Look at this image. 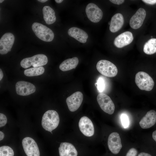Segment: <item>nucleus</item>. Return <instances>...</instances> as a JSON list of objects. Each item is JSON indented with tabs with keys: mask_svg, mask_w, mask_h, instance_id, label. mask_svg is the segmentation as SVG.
<instances>
[{
	"mask_svg": "<svg viewBox=\"0 0 156 156\" xmlns=\"http://www.w3.org/2000/svg\"><path fill=\"white\" fill-rule=\"evenodd\" d=\"M78 63V58L74 57L66 59L63 61L60 65L59 68L63 71H68L75 68Z\"/></svg>",
	"mask_w": 156,
	"mask_h": 156,
	"instance_id": "aec40b11",
	"label": "nucleus"
},
{
	"mask_svg": "<svg viewBox=\"0 0 156 156\" xmlns=\"http://www.w3.org/2000/svg\"><path fill=\"white\" fill-rule=\"evenodd\" d=\"M152 137L154 140L156 142V130L153 133Z\"/></svg>",
	"mask_w": 156,
	"mask_h": 156,
	"instance_id": "2f4dec72",
	"label": "nucleus"
},
{
	"mask_svg": "<svg viewBox=\"0 0 156 156\" xmlns=\"http://www.w3.org/2000/svg\"><path fill=\"white\" fill-rule=\"evenodd\" d=\"M142 1L149 4L154 5L156 3V0H143Z\"/></svg>",
	"mask_w": 156,
	"mask_h": 156,
	"instance_id": "c756f323",
	"label": "nucleus"
},
{
	"mask_svg": "<svg viewBox=\"0 0 156 156\" xmlns=\"http://www.w3.org/2000/svg\"><path fill=\"white\" fill-rule=\"evenodd\" d=\"M7 119L6 116L3 114H0V127L4 126L6 124Z\"/></svg>",
	"mask_w": 156,
	"mask_h": 156,
	"instance_id": "bb28decb",
	"label": "nucleus"
},
{
	"mask_svg": "<svg viewBox=\"0 0 156 156\" xmlns=\"http://www.w3.org/2000/svg\"><path fill=\"white\" fill-rule=\"evenodd\" d=\"M17 94L20 95L25 96L34 93L36 91L35 86L30 82L24 81L17 82L15 85Z\"/></svg>",
	"mask_w": 156,
	"mask_h": 156,
	"instance_id": "ddd939ff",
	"label": "nucleus"
},
{
	"mask_svg": "<svg viewBox=\"0 0 156 156\" xmlns=\"http://www.w3.org/2000/svg\"><path fill=\"white\" fill-rule=\"evenodd\" d=\"M109 1L114 4L118 5L122 3L125 1L124 0H110Z\"/></svg>",
	"mask_w": 156,
	"mask_h": 156,
	"instance_id": "c85d7f7f",
	"label": "nucleus"
},
{
	"mask_svg": "<svg viewBox=\"0 0 156 156\" xmlns=\"http://www.w3.org/2000/svg\"><path fill=\"white\" fill-rule=\"evenodd\" d=\"M55 1L57 3H62L63 1V0H55Z\"/></svg>",
	"mask_w": 156,
	"mask_h": 156,
	"instance_id": "f704fd0d",
	"label": "nucleus"
},
{
	"mask_svg": "<svg viewBox=\"0 0 156 156\" xmlns=\"http://www.w3.org/2000/svg\"><path fill=\"white\" fill-rule=\"evenodd\" d=\"M97 100L100 108L105 112L109 114L114 113V104L108 95L105 93H100L97 96Z\"/></svg>",
	"mask_w": 156,
	"mask_h": 156,
	"instance_id": "423d86ee",
	"label": "nucleus"
},
{
	"mask_svg": "<svg viewBox=\"0 0 156 156\" xmlns=\"http://www.w3.org/2000/svg\"><path fill=\"white\" fill-rule=\"evenodd\" d=\"M4 0H0V3H2L4 1Z\"/></svg>",
	"mask_w": 156,
	"mask_h": 156,
	"instance_id": "e433bc0d",
	"label": "nucleus"
},
{
	"mask_svg": "<svg viewBox=\"0 0 156 156\" xmlns=\"http://www.w3.org/2000/svg\"><path fill=\"white\" fill-rule=\"evenodd\" d=\"M43 18L46 23L50 25L54 23L56 20V17L54 10L49 6H45L42 9Z\"/></svg>",
	"mask_w": 156,
	"mask_h": 156,
	"instance_id": "412c9836",
	"label": "nucleus"
},
{
	"mask_svg": "<svg viewBox=\"0 0 156 156\" xmlns=\"http://www.w3.org/2000/svg\"><path fill=\"white\" fill-rule=\"evenodd\" d=\"M96 68L101 74L107 77H114L118 73V69L116 66L107 60H102L98 61L96 64Z\"/></svg>",
	"mask_w": 156,
	"mask_h": 156,
	"instance_id": "39448f33",
	"label": "nucleus"
},
{
	"mask_svg": "<svg viewBox=\"0 0 156 156\" xmlns=\"http://www.w3.org/2000/svg\"><path fill=\"white\" fill-rule=\"evenodd\" d=\"M68 32L70 36L82 43H86L88 37L87 34L85 31L77 27L70 28Z\"/></svg>",
	"mask_w": 156,
	"mask_h": 156,
	"instance_id": "a211bd4d",
	"label": "nucleus"
},
{
	"mask_svg": "<svg viewBox=\"0 0 156 156\" xmlns=\"http://www.w3.org/2000/svg\"><path fill=\"white\" fill-rule=\"evenodd\" d=\"M48 58L43 54L35 55L31 57L25 58L21 62V66L25 68H27L31 66L36 68L42 66L47 64Z\"/></svg>",
	"mask_w": 156,
	"mask_h": 156,
	"instance_id": "20e7f679",
	"label": "nucleus"
},
{
	"mask_svg": "<svg viewBox=\"0 0 156 156\" xmlns=\"http://www.w3.org/2000/svg\"><path fill=\"white\" fill-rule=\"evenodd\" d=\"M22 145L27 156H40L38 145L32 138L29 137L24 138L22 141Z\"/></svg>",
	"mask_w": 156,
	"mask_h": 156,
	"instance_id": "0eeeda50",
	"label": "nucleus"
},
{
	"mask_svg": "<svg viewBox=\"0 0 156 156\" xmlns=\"http://www.w3.org/2000/svg\"><path fill=\"white\" fill-rule=\"evenodd\" d=\"M146 16V12L142 8H139L131 18L129 21L130 27L134 29L140 28L142 25Z\"/></svg>",
	"mask_w": 156,
	"mask_h": 156,
	"instance_id": "4468645a",
	"label": "nucleus"
},
{
	"mask_svg": "<svg viewBox=\"0 0 156 156\" xmlns=\"http://www.w3.org/2000/svg\"><path fill=\"white\" fill-rule=\"evenodd\" d=\"M3 74L1 69H0V81H1L3 77Z\"/></svg>",
	"mask_w": 156,
	"mask_h": 156,
	"instance_id": "72a5a7b5",
	"label": "nucleus"
},
{
	"mask_svg": "<svg viewBox=\"0 0 156 156\" xmlns=\"http://www.w3.org/2000/svg\"><path fill=\"white\" fill-rule=\"evenodd\" d=\"M108 24L109 25H110V22H109L108 23Z\"/></svg>",
	"mask_w": 156,
	"mask_h": 156,
	"instance_id": "4c0bfd02",
	"label": "nucleus"
},
{
	"mask_svg": "<svg viewBox=\"0 0 156 156\" xmlns=\"http://www.w3.org/2000/svg\"><path fill=\"white\" fill-rule=\"evenodd\" d=\"M86 12L88 18L93 23L99 22L103 17V13L101 10L96 5L92 3L87 5Z\"/></svg>",
	"mask_w": 156,
	"mask_h": 156,
	"instance_id": "6e6552de",
	"label": "nucleus"
},
{
	"mask_svg": "<svg viewBox=\"0 0 156 156\" xmlns=\"http://www.w3.org/2000/svg\"><path fill=\"white\" fill-rule=\"evenodd\" d=\"M48 0H38V1L39 2H40L42 3H44L47 1Z\"/></svg>",
	"mask_w": 156,
	"mask_h": 156,
	"instance_id": "c9c22d12",
	"label": "nucleus"
},
{
	"mask_svg": "<svg viewBox=\"0 0 156 156\" xmlns=\"http://www.w3.org/2000/svg\"><path fill=\"white\" fill-rule=\"evenodd\" d=\"M13 150L10 147L3 146L0 147V156H14Z\"/></svg>",
	"mask_w": 156,
	"mask_h": 156,
	"instance_id": "b1692460",
	"label": "nucleus"
},
{
	"mask_svg": "<svg viewBox=\"0 0 156 156\" xmlns=\"http://www.w3.org/2000/svg\"><path fill=\"white\" fill-rule=\"evenodd\" d=\"M15 40L14 35L10 33L5 34L0 40V53L3 55L11 51Z\"/></svg>",
	"mask_w": 156,
	"mask_h": 156,
	"instance_id": "9d476101",
	"label": "nucleus"
},
{
	"mask_svg": "<svg viewBox=\"0 0 156 156\" xmlns=\"http://www.w3.org/2000/svg\"><path fill=\"white\" fill-rule=\"evenodd\" d=\"M121 120L122 123L125 128L127 127L129 125V120L127 116L124 114H122L121 116Z\"/></svg>",
	"mask_w": 156,
	"mask_h": 156,
	"instance_id": "a878e982",
	"label": "nucleus"
},
{
	"mask_svg": "<svg viewBox=\"0 0 156 156\" xmlns=\"http://www.w3.org/2000/svg\"><path fill=\"white\" fill-rule=\"evenodd\" d=\"M107 145L110 151L114 154H117L120 151L122 146L119 134L117 132L111 133L108 139Z\"/></svg>",
	"mask_w": 156,
	"mask_h": 156,
	"instance_id": "1a4fd4ad",
	"label": "nucleus"
},
{
	"mask_svg": "<svg viewBox=\"0 0 156 156\" xmlns=\"http://www.w3.org/2000/svg\"><path fill=\"white\" fill-rule=\"evenodd\" d=\"M95 85L99 92H102L104 91L106 85L105 80L103 77H99L97 82L95 83Z\"/></svg>",
	"mask_w": 156,
	"mask_h": 156,
	"instance_id": "393cba45",
	"label": "nucleus"
},
{
	"mask_svg": "<svg viewBox=\"0 0 156 156\" xmlns=\"http://www.w3.org/2000/svg\"><path fill=\"white\" fill-rule=\"evenodd\" d=\"M133 37L130 31H126L121 33L115 39L114 45L118 48H121L130 44L133 41Z\"/></svg>",
	"mask_w": 156,
	"mask_h": 156,
	"instance_id": "2eb2a0df",
	"label": "nucleus"
},
{
	"mask_svg": "<svg viewBox=\"0 0 156 156\" xmlns=\"http://www.w3.org/2000/svg\"><path fill=\"white\" fill-rule=\"evenodd\" d=\"M60 118L57 112L54 110H49L43 114L42 120V125L46 130L50 132L56 129L58 126Z\"/></svg>",
	"mask_w": 156,
	"mask_h": 156,
	"instance_id": "f257e3e1",
	"label": "nucleus"
},
{
	"mask_svg": "<svg viewBox=\"0 0 156 156\" xmlns=\"http://www.w3.org/2000/svg\"><path fill=\"white\" fill-rule=\"evenodd\" d=\"M156 122V112L151 110L148 112L139 122L140 127L147 129L153 126Z\"/></svg>",
	"mask_w": 156,
	"mask_h": 156,
	"instance_id": "dca6fc26",
	"label": "nucleus"
},
{
	"mask_svg": "<svg viewBox=\"0 0 156 156\" xmlns=\"http://www.w3.org/2000/svg\"><path fill=\"white\" fill-rule=\"evenodd\" d=\"M4 133L1 131H0V140L1 141L4 138Z\"/></svg>",
	"mask_w": 156,
	"mask_h": 156,
	"instance_id": "473e14b6",
	"label": "nucleus"
},
{
	"mask_svg": "<svg viewBox=\"0 0 156 156\" xmlns=\"http://www.w3.org/2000/svg\"><path fill=\"white\" fill-rule=\"evenodd\" d=\"M83 98V94L80 91L76 92L68 97L66 102L69 110L74 112L78 109L82 103Z\"/></svg>",
	"mask_w": 156,
	"mask_h": 156,
	"instance_id": "9b49d317",
	"label": "nucleus"
},
{
	"mask_svg": "<svg viewBox=\"0 0 156 156\" xmlns=\"http://www.w3.org/2000/svg\"><path fill=\"white\" fill-rule=\"evenodd\" d=\"M79 127L80 131L85 136L91 137L94 134L93 124L87 117L83 116L81 118L79 122Z\"/></svg>",
	"mask_w": 156,
	"mask_h": 156,
	"instance_id": "f8f14e48",
	"label": "nucleus"
},
{
	"mask_svg": "<svg viewBox=\"0 0 156 156\" xmlns=\"http://www.w3.org/2000/svg\"><path fill=\"white\" fill-rule=\"evenodd\" d=\"M44 70V68L43 66L33 67L25 70L24 71V74L28 77L37 76L43 74Z\"/></svg>",
	"mask_w": 156,
	"mask_h": 156,
	"instance_id": "5701e85b",
	"label": "nucleus"
},
{
	"mask_svg": "<svg viewBox=\"0 0 156 156\" xmlns=\"http://www.w3.org/2000/svg\"><path fill=\"white\" fill-rule=\"evenodd\" d=\"M137 156H152L150 154L145 153L144 152H142L140 153Z\"/></svg>",
	"mask_w": 156,
	"mask_h": 156,
	"instance_id": "7c9ffc66",
	"label": "nucleus"
},
{
	"mask_svg": "<svg viewBox=\"0 0 156 156\" xmlns=\"http://www.w3.org/2000/svg\"><path fill=\"white\" fill-rule=\"evenodd\" d=\"M124 23L122 15L120 13L116 14L111 18L109 26L110 31L113 33L118 31L122 28Z\"/></svg>",
	"mask_w": 156,
	"mask_h": 156,
	"instance_id": "6ab92c4d",
	"label": "nucleus"
},
{
	"mask_svg": "<svg viewBox=\"0 0 156 156\" xmlns=\"http://www.w3.org/2000/svg\"><path fill=\"white\" fill-rule=\"evenodd\" d=\"M144 53L148 55H152L156 53V38H151L144 44L143 47Z\"/></svg>",
	"mask_w": 156,
	"mask_h": 156,
	"instance_id": "4be33fe9",
	"label": "nucleus"
},
{
	"mask_svg": "<svg viewBox=\"0 0 156 156\" xmlns=\"http://www.w3.org/2000/svg\"><path fill=\"white\" fill-rule=\"evenodd\" d=\"M60 156H77L78 153L75 148L68 142L61 143L59 148Z\"/></svg>",
	"mask_w": 156,
	"mask_h": 156,
	"instance_id": "f3484780",
	"label": "nucleus"
},
{
	"mask_svg": "<svg viewBox=\"0 0 156 156\" xmlns=\"http://www.w3.org/2000/svg\"><path fill=\"white\" fill-rule=\"evenodd\" d=\"M138 152L135 148H130L127 152L126 156H137Z\"/></svg>",
	"mask_w": 156,
	"mask_h": 156,
	"instance_id": "cd10ccee",
	"label": "nucleus"
},
{
	"mask_svg": "<svg viewBox=\"0 0 156 156\" xmlns=\"http://www.w3.org/2000/svg\"><path fill=\"white\" fill-rule=\"evenodd\" d=\"M33 31L40 39L47 42L51 41L54 38L52 31L46 26L39 23L35 22L32 25Z\"/></svg>",
	"mask_w": 156,
	"mask_h": 156,
	"instance_id": "7ed1b4c3",
	"label": "nucleus"
},
{
	"mask_svg": "<svg viewBox=\"0 0 156 156\" xmlns=\"http://www.w3.org/2000/svg\"><path fill=\"white\" fill-rule=\"evenodd\" d=\"M135 82L140 90L147 91H151L155 85L154 80L148 73L143 71H140L135 75Z\"/></svg>",
	"mask_w": 156,
	"mask_h": 156,
	"instance_id": "f03ea898",
	"label": "nucleus"
}]
</instances>
